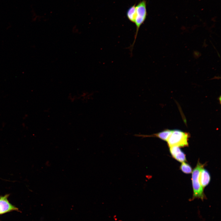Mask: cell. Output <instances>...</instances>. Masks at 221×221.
Listing matches in <instances>:
<instances>
[{
  "label": "cell",
  "mask_w": 221,
  "mask_h": 221,
  "mask_svg": "<svg viewBox=\"0 0 221 221\" xmlns=\"http://www.w3.org/2000/svg\"><path fill=\"white\" fill-rule=\"evenodd\" d=\"M9 195L0 197V215L11 211H18V208L11 204L8 199Z\"/></svg>",
  "instance_id": "cell-4"
},
{
  "label": "cell",
  "mask_w": 221,
  "mask_h": 221,
  "mask_svg": "<svg viewBox=\"0 0 221 221\" xmlns=\"http://www.w3.org/2000/svg\"><path fill=\"white\" fill-rule=\"evenodd\" d=\"M199 178L200 184L203 188L208 184L211 179L209 173L204 168L200 172Z\"/></svg>",
  "instance_id": "cell-7"
},
{
  "label": "cell",
  "mask_w": 221,
  "mask_h": 221,
  "mask_svg": "<svg viewBox=\"0 0 221 221\" xmlns=\"http://www.w3.org/2000/svg\"><path fill=\"white\" fill-rule=\"evenodd\" d=\"M180 169L183 172L186 173H190L192 172L191 167L189 165L185 162H182Z\"/></svg>",
  "instance_id": "cell-9"
},
{
  "label": "cell",
  "mask_w": 221,
  "mask_h": 221,
  "mask_svg": "<svg viewBox=\"0 0 221 221\" xmlns=\"http://www.w3.org/2000/svg\"><path fill=\"white\" fill-rule=\"evenodd\" d=\"M169 150L173 157L177 161L181 162L186 161L185 155L180 147L176 146L169 147Z\"/></svg>",
  "instance_id": "cell-6"
},
{
  "label": "cell",
  "mask_w": 221,
  "mask_h": 221,
  "mask_svg": "<svg viewBox=\"0 0 221 221\" xmlns=\"http://www.w3.org/2000/svg\"><path fill=\"white\" fill-rule=\"evenodd\" d=\"M172 130L166 129L159 132L150 135L136 134L135 136L142 138L156 137L163 140L166 141L169 137L171 134Z\"/></svg>",
  "instance_id": "cell-5"
},
{
  "label": "cell",
  "mask_w": 221,
  "mask_h": 221,
  "mask_svg": "<svg viewBox=\"0 0 221 221\" xmlns=\"http://www.w3.org/2000/svg\"><path fill=\"white\" fill-rule=\"evenodd\" d=\"M136 15L134 24L136 26V31L134 40L131 46L132 49L136 41L139 29L145 21L147 15L146 2L143 0L139 2L136 6Z\"/></svg>",
  "instance_id": "cell-3"
},
{
  "label": "cell",
  "mask_w": 221,
  "mask_h": 221,
  "mask_svg": "<svg viewBox=\"0 0 221 221\" xmlns=\"http://www.w3.org/2000/svg\"><path fill=\"white\" fill-rule=\"evenodd\" d=\"M204 164H201L198 161L192 172V180L193 192L192 200L198 198L203 200L206 198L204 193V188L200 184L199 178L200 172L204 168Z\"/></svg>",
  "instance_id": "cell-1"
},
{
  "label": "cell",
  "mask_w": 221,
  "mask_h": 221,
  "mask_svg": "<svg viewBox=\"0 0 221 221\" xmlns=\"http://www.w3.org/2000/svg\"><path fill=\"white\" fill-rule=\"evenodd\" d=\"M136 15V5H134L128 9L126 12V16L130 21L134 23Z\"/></svg>",
  "instance_id": "cell-8"
},
{
  "label": "cell",
  "mask_w": 221,
  "mask_h": 221,
  "mask_svg": "<svg viewBox=\"0 0 221 221\" xmlns=\"http://www.w3.org/2000/svg\"><path fill=\"white\" fill-rule=\"evenodd\" d=\"M190 136L189 133L177 129L172 130L166 141L169 147H186L188 145V140Z\"/></svg>",
  "instance_id": "cell-2"
}]
</instances>
